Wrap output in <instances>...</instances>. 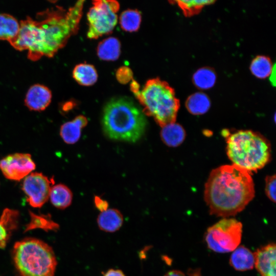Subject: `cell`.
Returning <instances> with one entry per match:
<instances>
[{"label": "cell", "instance_id": "cell-8", "mask_svg": "<svg viewBox=\"0 0 276 276\" xmlns=\"http://www.w3.org/2000/svg\"><path fill=\"white\" fill-rule=\"evenodd\" d=\"M93 5L87 15V36L90 39H97L110 33L113 30L118 21L117 13L120 5L113 0L94 1Z\"/></svg>", "mask_w": 276, "mask_h": 276}, {"label": "cell", "instance_id": "cell-30", "mask_svg": "<svg viewBox=\"0 0 276 276\" xmlns=\"http://www.w3.org/2000/svg\"><path fill=\"white\" fill-rule=\"evenodd\" d=\"M103 276H125V275L121 270L110 269L105 272Z\"/></svg>", "mask_w": 276, "mask_h": 276}, {"label": "cell", "instance_id": "cell-4", "mask_svg": "<svg viewBox=\"0 0 276 276\" xmlns=\"http://www.w3.org/2000/svg\"><path fill=\"white\" fill-rule=\"evenodd\" d=\"M226 153L233 165L251 173L270 162L271 145L258 132L241 130L226 135Z\"/></svg>", "mask_w": 276, "mask_h": 276}, {"label": "cell", "instance_id": "cell-7", "mask_svg": "<svg viewBox=\"0 0 276 276\" xmlns=\"http://www.w3.org/2000/svg\"><path fill=\"white\" fill-rule=\"evenodd\" d=\"M242 223L235 218H224L208 228L204 239L208 247L218 253L234 251L240 244Z\"/></svg>", "mask_w": 276, "mask_h": 276}, {"label": "cell", "instance_id": "cell-21", "mask_svg": "<svg viewBox=\"0 0 276 276\" xmlns=\"http://www.w3.org/2000/svg\"><path fill=\"white\" fill-rule=\"evenodd\" d=\"M20 23L14 16L0 13V40L9 42L17 35Z\"/></svg>", "mask_w": 276, "mask_h": 276}, {"label": "cell", "instance_id": "cell-20", "mask_svg": "<svg viewBox=\"0 0 276 276\" xmlns=\"http://www.w3.org/2000/svg\"><path fill=\"white\" fill-rule=\"evenodd\" d=\"M73 77L79 84L90 86L97 81L98 74L93 65L80 63L75 66L73 71Z\"/></svg>", "mask_w": 276, "mask_h": 276}, {"label": "cell", "instance_id": "cell-17", "mask_svg": "<svg viewBox=\"0 0 276 276\" xmlns=\"http://www.w3.org/2000/svg\"><path fill=\"white\" fill-rule=\"evenodd\" d=\"M18 212L17 211L5 209L0 218V248L6 245L11 231L15 228Z\"/></svg>", "mask_w": 276, "mask_h": 276}, {"label": "cell", "instance_id": "cell-11", "mask_svg": "<svg viewBox=\"0 0 276 276\" xmlns=\"http://www.w3.org/2000/svg\"><path fill=\"white\" fill-rule=\"evenodd\" d=\"M255 256V266L261 276H276V248L270 243L258 249Z\"/></svg>", "mask_w": 276, "mask_h": 276}, {"label": "cell", "instance_id": "cell-12", "mask_svg": "<svg viewBox=\"0 0 276 276\" xmlns=\"http://www.w3.org/2000/svg\"><path fill=\"white\" fill-rule=\"evenodd\" d=\"M52 97V92L49 87L41 84H34L27 92L25 104L31 110L43 111L51 103Z\"/></svg>", "mask_w": 276, "mask_h": 276}, {"label": "cell", "instance_id": "cell-2", "mask_svg": "<svg viewBox=\"0 0 276 276\" xmlns=\"http://www.w3.org/2000/svg\"><path fill=\"white\" fill-rule=\"evenodd\" d=\"M255 194L250 173L232 164L211 171L205 184L204 199L211 214L227 218L243 211Z\"/></svg>", "mask_w": 276, "mask_h": 276}, {"label": "cell", "instance_id": "cell-19", "mask_svg": "<svg viewBox=\"0 0 276 276\" xmlns=\"http://www.w3.org/2000/svg\"><path fill=\"white\" fill-rule=\"evenodd\" d=\"M49 198L54 206L58 209H64L71 204L73 194L66 186L59 183L52 187Z\"/></svg>", "mask_w": 276, "mask_h": 276}, {"label": "cell", "instance_id": "cell-24", "mask_svg": "<svg viewBox=\"0 0 276 276\" xmlns=\"http://www.w3.org/2000/svg\"><path fill=\"white\" fill-rule=\"evenodd\" d=\"M216 80V75L209 67H202L195 72L193 76L194 85L200 89H208L212 87Z\"/></svg>", "mask_w": 276, "mask_h": 276}, {"label": "cell", "instance_id": "cell-13", "mask_svg": "<svg viewBox=\"0 0 276 276\" xmlns=\"http://www.w3.org/2000/svg\"><path fill=\"white\" fill-rule=\"evenodd\" d=\"M86 117L79 115L72 121L63 124L60 129V135L63 141L68 144L76 143L80 139L81 130L87 125Z\"/></svg>", "mask_w": 276, "mask_h": 276}, {"label": "cell", "instance_id": "cell-26", "mask_svg": "<svg viewBox=\"0 0 276 276\" xmlns=\"http://www.w3.org/2000/svg\"><path fill=\"white\" fill-rule=\"evenodd\" d=\"M179 7L187 16L198 13L205 6L214 3L213 1H176Z\"/></svg>", "mask_w": 276, "mask_h": 276}, {"label": "cell", "instance_id": "cell-3", "mask_svg": "<svg viewBox=\"0 0 276 276\" xmlns=\"http://www.w3.org/2000/svg\"><path fill=\"white\" fill-rule=\"evenodd\" d=\"M144 114L129 98H113L106 104L103 110V130L110 139L135 142L144 134L146 128Z\"/></svg>", "mask_w": 276, "mask_h": 276}, {"label": "cell", "instance_id": "cell-15", "mask_svg": "<svg viewBox=\"0 0 276 276\" xmlns=\"http://www.w3.org/2000/svg\"><path fill=\"white\" fill-rule=\"evenodd\" d=\"M123 215L115 209H109L101 212L97 218V223L101 230L113 233L118 231L122 225Z\"/></svg>", "mask_w": 276, "mask_h": 276}, {"label": "cell", "instance_id": "cell-22", "mask_svg": "<svg viewBox=\"0 0 276 276\" xmlns=\"http://www.w3.org/2000/svg\"><path fill=\"white\" fill-rule=\"evenodd\" d=\"M186 107L189 112L192 114H203L210 109L211 101L206 94L197 92L188 98L186 102Z\"/></svg>", "mask_w": 276, "mask_h": 276}, {"label": "cell", "instance_id": "cell-1", "mask_svg": "<svg viewBox=\"0 0 276 276\" xmlns=\"http://www.w3.org/2000/svg\"><path fill=\"white\" fill-rule=\"evenodd\" d=\"M83 3L78 1L67 10L59 6L48 8L38 13L36 19L27 16L19 21L17 35L9 42L17 50H28L32 61L52 57L77 32Z\"/></svg>", "mask_w": 276, "mask_h": 276}, {"label": "cell", "instance_id": "cell-10", "mask_svg": "<svg viewBox=\"0 0 276 276\" xmlns=\"http://www.w3.org/2000/svg\"><path fill=\"white\" fill-rule=\"evenodd\" d=\"M35 167L31 155L28 153L11 154L0 160V169L3 174L12 180L19 181L25 178Z\"/></svg>", "mask_w": 276, "mask_h": 276}, {"label": "cell", "instance_id": "cell-29", "mask_svg": "<svg viewBox=\"0 0 276 276\" xmlns=\"http://www.w3.org/2000/svg\"><path fill=\"white\" fill-rule=\"evenodd\" d=\"M94 203L96 208L101 212H104L108 209V203L107 201L101 198L99 196H95Z\"/></svg>", "mask_w": 276, "mask_h": 276}, {"label": "cell", "instance_id": "cell-28", "mask_svg": "<svg viewBox=\"0 0 276 276\" xmlns=\"http://www.w3.org/2000/svg\"><path fill=\"white\" fill-rule=\"evenodd\" d=\"M116 76L118 80L121 83H127L132 79L133 74L131 70L126 66H123L118 70Z\"/></svg>", "mask_w": 276, "mask_h": 276}, {"label": "cell", "instance_id": "cell-16", "mask_svg": "<svg viewBox=\"0 0 276 276\" xmlns=\"http://www.w3.org/2000/svg\"><path fill=\"white\" fill-rule=\"evenodd\" d=\"M183 127L175 122L162 127L160 136L163 142L169 147H176L181 144L186 137Z\"/></svg>", "mask_w": 276, "mask_h": 276}, {"label": "cell", "instance_id": "cell-25", "mask_svg": "<svg viewBox=\"0 0 276 276\" xmlns=\"http://www.w3.org/2000/svg\"><path fill=\"white\" fill-rule=\"evenodd\" d=\"M141 22V15L137 10L128 9L123 11L120 17L122 29L127 32L136 31Z\"/></svg>", "mask_w": 276, "mask_h": 276}, {"label": "cell", "instance_id": "cell-6", "mask_svg": "<svg viewBox=\"0 0 276 276\" xmlns=\"http://www.w3.org/2000/svg\"><path fill=\"white\" fill-rule=\"evenodd\" d=\"M15 266L21 276H53L57 261L52 248L33 238L15 243L13 251Z\"/></svg>", "mask_w": 276, "mask_h": 276}, {"label": "cell", "instance_id": "cell-23", "mask_svg": "<svg viewBox=\"0 0 276 276\" xmlns=\"http://www.w3.org/2000/svg\"><path fill=\"white\" fill-rule=\"evenodd\" d=\"M273 67L270 59L263 55L255 57L250 65V70L252 75L260 79L269 77Z\"/></svg>", "mask_w": 276, "mask_h": 276}, {"label": "cell", "instance_id": "cell-5", "mask_svg": "<svg viewBox=\"0 0 276 276\" xmlns=\"http://www.w3.org/2000/svg\"><path fill=\"white\" fill-rule=\"evenodd\" d=\"M134 95L143 106L144 113L153 117L162 127L175 122L179 101L167 82L157 78L150 79Z\"/></svg>", "mask_w": 276, "mask_h": 276}, {"label": "cell", "instance_id": "cell-18", "mask_svg": "<svg viewBox=\"0 0 276 276\" xmlns=\"http://www.w3.org/2000/svg\"><path fill=\"white\" fill-rule=\"evenodd\" d=\"M97 52L98 57L103 60H116L121 53L120 42L115 37L107 38L99 43Z\"/></svg>", "mask_w": 276, "mask_h": 276}, {"label": "cell", "instance_id": "cell-31", "mask_svg": "<svg viewBox=\"0 0 276 276\" xmlns=\"http://www.w3.org/2000/svg\"><path fill=\"white\" fill-rule=\"evenodd\" d=\"M165 276H186L185 274L177 270H172L168 272Z\"/></svg>", "mask_w": 276, "mask_h": 276}, {"label": "cell", "instance_id": "cell-14", "mask_svg": "<svg viewBox=\"0 0 276 276\" xmlns=\"http://www.w3.org/2000/svg\"><path fill=\"white\" fill-rule=\"evenodd\" d=\"M229 263L236 270L243 271L250 270L255 265L254 253L244 246H238L233 251Z\"/></svg>", "mask_w": 276, "mask_h": 276}, {"label": "cell", "instance_id": "cell-9", "mask_svg": "<svg viewBox=\"0 0 276 276\" xmlns=\"http://www.w3.org/2000/svg\"><path fill=\"white\" fill-rule=\"evenodd\" d=\"M54 179L41 173L32 172L23 181L22 190L27 197V201L34 208L41 207L49 199Z\"/></svg>", "mask_w": 276, "mask_h": 276}, {"label": "cell", "instance_id": "cell-27", "mask_svg": "<svg viewBox=\"0 0 276 276\" xmlns=\"http://www.w3.org/2000/svg\"><path fill=\"white\" fill-rule=\"evenodd\" d=\"M275 175H268L265 178V192L267 197L275 202Z\"/></svg>", "mask_w": 276, "mask_h": 276}]
</instances>
